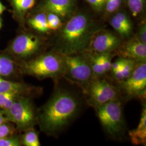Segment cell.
I'll list each match as a JSON object with an SVG mask.
<instances>
[{
	"instance_id": "e0dca14e",
	"label": "cell",
	"mask_w": 146,
	"mask_h": 146,
	"mask_svg": "<svg viewBox=\"0 0 146 146\" xmlns=\"http://www.w3.org/2000/svg\"><path fill=\"white\" fill-rule=\"evenodd\" d=\"M142 108L139 123L135 129L128 131V137L132 144L146 146V101L142 102Z\"/></svg>"
},
{
	"instance_id": "52a82bcc",
	"label": "cell",
	"mask_w": 146,
	"mask_h": 146,
	"mask_svg": "<svg viewBox=\"0 0 146 146\" xmlns=\"http://www.w3.org/2000/svg\"><path fill=\"white\" fill-rule=\"evenodd\" d=\"M3 113L6 120L15 125L19 133L38 125V108L31 97L20 96Z\"/></svg>"
},
{
	"instance_id": "f1b7e54d",
	"label": "cell",
	"mask_w": 146,
	"mask_h": 146,
	"mask_svg": "<svg viewBox=\"0 0 146 146\" xmlns=\"http://www.w3.org/2000/svg\"><path fill=\"white\" fill-rule=\"evenodd\" d=\"M116 57L117 58L115 60H113L111 69H110V72L107 76L116 73L118 70H119L120 68H121V67L123 66V63L125 62V58H121L119 56H116Z\"/></svg>"
},
{
	"instance_id": "83f0119b",
	"label": "cell",
	"mask_w": 146,
	"mask_h": 146,
	"mask_svg": "<svg viewBox=\"0 0 146 146\" xmlns=\"http://www.w3.org/2000/svg\"><path fill=\"white\" fill-rule=\"evenodd\" d=\"M95 11L98 13L104 12L106 0H84Z\"/></svg>"
},
{
	"instance_id": "4316f807",
	"label": "cell",
	"mask_w": 146,
	"mask_h": 146,
	"mask_svg": "<svg viewBox=\"0 0 146 146\" xmlns=\"http://www.w3.org/2000/svg\"><path fill=\"white\" fill-rule=\"evenodd\" d=\"M135 36L143 43L146 44V18L140 20L136 31L134 33Z\"/></svg>"
},
{
	"instance_id": "7402d4cb",
	"label": "cell",
	"mask_w": 146,
	"mask_h": 146,
	"mask_svg": "<svg viewBox=\"0 0 146 146\" xmlns=\"http://www.w3.org/2000/svg\"><path fill=\"white\" fill-rule=\"evenodd\" d=\"M22 96L23 95L15 92L0 93V110L3 112L8 110L16 100Z\"/></svg>"
},
{
	"instance_id": "ac0fdd59",
	"label": "cell",
	"mask_w": 146,
	"mask_h": 146,
	"mask_svg": "<svg viewBox=\"0 0 146 146\" xmlns=\"http://www.w3.org/2000/svg\"><path fill=\"white\" fill-rule=\"evenodd\" d=\"M26 23L31 31L42 35L47 36L51 33L48 27L46 13L44 11H36L35 14L27 17Z\"/></svg>"
},
{
	"instance_id": "484cf974",
	"label": "cell",
	"mask_w": 146,
	"mask_h": 146,
	"mask_svg": "<svg viewBox=\"0 0 146 146\" xmlns=\"http://www.w3.org/2000/svg\"><path fill=\"white\" fill-rule=\"evenodd\" d=\"M18 133L15 125L9 121H5L0 125V139Z\"/></svg>"
},
{
	"instance_id": "30bf717a",
	"label": "cell",
	"mask_w": 146,
	"mask_h": 146,
	"mask_svg": "<svg viewBox=\"0 0 146 146\" xmlns=\"http://www.w3.org/2000/svg\"><path fill=\"white\" fill-rule=\"evenodd\" d=\"M123 41L113 30L104 27L94 33L87 51L96 54L115 52Z\"/></svg>"
},
{
	"instance_id": "7a4b0ae2",
	"label": "cell",
	"mask_w": 146,
	"mask_h": 146,
	"mask_svg": "<svg viewBox=\"0 0 146 146\" xmlns=\"http://www.w3.org/2000/svg\"><path fill=\"white\" fill-rule=\"evenodd\" d=\"M104 27L88 13L76 11L54 33L50 48L63 55L84 52L94 33Z\"/></svg>"
},
{
	"instance_id": "277c9868",
	"label": "cell",
	"mask_w": 146,
	"mask_h": 146,
	"mask_svg": "<svg viewBox=\"0 0 146 146\" xmlns=\"http://www.w3.org/2000/svg\"><path fill=\"white\" fill-rule=\"evenodd\" d=\"M50 47V42L46 36L33 31H25L18 34L3 50L20 63L36 57Z\"/></svg>"
},
{
	"instance_id": "1f68e13d",
	"label": "cell",
	"mask_w": 146,
	"mask_h": 146,
	"mask_svg": "<svg viewBox=\"0 0 146 146\" xmlns=\"http://www.w3.org/2000/svg\"><path fill=\"white\" fill-rule=\"evenodd\" d=\"M2 21L1 19L0 18V30L1 29V28H2Z\"/></svg>"
},
{
	"instance_id": "9a60e30c",
	"label": "cell",
	"mask_w": 146,
	"mask_h": 146,
	"mask_svg": "<svg viewBox=\"0 0 146 146\" xmlns=\"http://www.w3.org/2000/svg\"><path fill=\"white\" fill-rule=\"evenodd\" d=\"M0 77L14 81L23 77L18 62L4 50L0 51Z\"/></svg>"
},
{
	"instance_id": "4dcf8cb0",
	"label": "cell",
	"mask_w": 146,
	"mask_h": 146,
	"mask_svg": "<svg viewBox=\"0 0 146 146\" xmlns=\"http://www.w3.org/2000/svg\"><path fill=\"white\" fill-rule=\"evenodd\" d=\"M6 8L5 6L3 5V3L0 1V15L5 11Z\"/></svg>"
},
{
	"instance_id": "d6986e66",
	"label": "cell",
	"mask_w": 146,
	"mask_h": 146,
	"mask_svg": "<svg viewBox=\"0 0 146 146\" xmlns=\"http://www.w3.org/2000/svg\"><path fill=\"white\" fill-rule=\"evenodd\" d=\"M137 63L133 60L125 58V62L121 68L116 73L107 76L106 78L110 80L113 84L121 82L131 75Z\"/></svg>"
},
{
	"instance_id": "5bb4252c",
	"label": "cell",
	"mask_w": 146,
	"mask_h": 146,
	"mask_svg": "<svg viewBox=\"0 0 146 146\" xmlns=\"http://www.w3.org/2000/svg\"><path fill=\"white\" fill-rule=\"evenodd\" d=\"M7 92H15L34 99L42 94L43 89L40 87L27 84L23 80L14 81L0 77V93Z\"/></svg>"
},
{
	"instance_id": "ba28073f",
	"label": "cell",
	"mask_w": 146,
	"mask_h": 146,
	"mask_svg": "<svg viewBox=\"0 0 146 146\" xmlns=\"http://www.w3.org/2000/svg\"><path fill=\"white\" fill-rule=\"evenodd\" d=\"M82 93L86 104L94 110L111 101L122 100L119 89L106 78L94 77Z\"/></svg>"
},
{
	"instance_id": "8992f818",
	"label": "cell",
	"mask_w": 146,
	"mask_h": 146,
	"mask_svg": "<svg viewBox=\"0 0 146 146\" xmlns=\"http://www.w3.org/2000/svg\"><path fill=\"white\" fill-rule=\"evenodd\" d=\"M64 61L63 79L76 86L82 92L94 78L88 55L86 52L63 55Z\"/></svg>"
},
{
	"instance_id": "ffe728a7",
	"label": "cell",
	"mask_w": 146,
	"mask_h": 146,
	"mask_svg": "<svg viewBox=\"0 0 146 146\" xmlns=\"http://www.w3.org/2000/svg\"><path fill=\"white\" fill-rule=\"evenodd\" d=\"M124 4L127 6L132 17L138 20L144 18L146 0H124Z\"/></svg>"
},
{
	"instance_id": "44dd1931",
	"label": "cell",
	"mask_w": 146,
	"mask_h": 146,
	"mask_svg": "<svg viewBox=\"0 0 146 146\" xmlns=\"http://www.w3.org/2000/svg\"><path fill=\"white\" fill-rule=\"evenodd\" d=\"M21 140L22 146H41L39 138V133L35 128L29 129L21 133Z\"/></svg>"
},
{
	"instance_id": "2e32d148",
	"label": "cell",
	"mask_w": 146,
	"mask_h": 146,
	"mask_svg": "<svg viewBox=\"0 0 146 146\" xmlns=\"http://www.w3.org/2000/svg\"><path fill=\"white\" fill-rule=\"evenodd\" d=\"M37 0H8L13 9L14 19L22 27L26 24L28 13L35 7Z\"/></svg>"
},
{
	"instance_id": "cb8c5ba5",
	"label": "cell",
	"mask_w": 146,
	"mask_h": 146,
	"mask_svg": "<svg viewBox=\"0 0 146 146\" xmlns=\"http://www.w3.org/2000/svg\"><path fill=\"white\" fill-rule=\"evenodd\" d=\"M124 4V0H106L104 11V15L110 17V16L119 11Z\"/></svg>"
},
{
	"instance_id": "4fadbf2b",
	"label": "cell",
	"mask_w": 146,
	"mask_h": 146,
	"mask_svg": "<svg viewBox=\"0 0 146 146\" xmlns=\"http://www.w3.org/2000/svg\"><path fill=\"white\" fill-rule=\"evenodd\" d=\"M109 23L123 40L134 34V27L130 15L125 9H120L109 17Z\"/></svg>"
},
{
	"instance_id": "9c48e42d",
	"label": "cell",
	"mask_w": 146,
	"mask_h": 146,
	"mask_svg": "<svg viewBox=\"0 0 146 146\" xmlns=\"http://www.w3.org/2000/svg\"><path fill=\"white\" fill-rule=\"evenodd\" d=\"M114 84L119 89L124 102L132 99L146 101V62L138 63L128 78Z\"/></svg>"
},
{
	"instance_id": "8fae6325",
	"label": "cell",
	"mask_w": 146,
	"mask_h": 146,
	"mask_svg": "<svg viewBox=\"0 0 146 146\" xmlns=\"http://www.w3.org/2000/svg\"><path fill=\"white\" fill-rule=\"evenodd\" d=\"M36 11L54 13L64 23L76 11V0H42Z\"/></svg>"
},
{
	"instance_id": "f546056e",
	"label": "cell",
	"mask_w": 146,
	"mask_h": 146,
	"mask_svg": "<svg viewBox=\"0 0 146 146\" xmlns=\"http://www.w3.org/2000/svg\"><path fill=\"white\" fill-rule=\"evenodd\" d=\"M5 121H7V120H6L3 111L0 110V125Z\"/></svg>"
},
{
	"instance_id": "7c38bea8",
	"label": "cell",
	"mask_w": 146,
	"mask_h": 146,
	"mask_svg": "<svg viewBox=\"0 0 146 146\" xmlns=\"http://www.w3.org/2000/svg\"><path fill=\"white\" fill-rule=\"evenodd\" d=\"M115 54L116 56L131 59L137 63L146 62V44L141 42L134 34L123 41Z\"/></svg>"
},
{
	"instance_id": "6da1fadb",
	"label": "cell",
	"mask_w": 146,
	"mask_h": 146,
	"mask_svg": "<svg viewBox=\"0 0 146 146\" xmlns=\"http://www.w3.org/2000/svg\"><path fill=\"white\" fill-rule=\"evenodd\" d=\"M61 80L54 82L52 95L38 108L40 130L47 136L56 137L78 117L86 104L83 93L62 84Z\"/></svg>"
},
{
	"instance_id": "603a6c76",
	"label": "cell",
	"mask_w": 146,
	"mask_h": 146,
	"mask_svg": "<svg viewBox=\"0 0 146 146\" xmlns=\"http://www.w3.org/2000/svg\"><path fill=\"white\" fill-rule=\"evenodd\" d=\"M46 13L48 28L51 33H54L62 27L63 25V22L58 15L50 12Z\"/></svg>"
},
{
	"instance_id": "5b68a950",
	"label": "cell",
	"mask_w": 146,
	"mask_h": 146,
	"mask_svg": "<svg viewBox=\"0 0 146 146\" xmlns=\"http://www.w3.org/2000/svg\"><path fill=\"white\" fill-rule=\"evenodd\" d=\"M123 102L116 100L95 109L102 128L111 139L123 141L127 131L123 111Z\"/></svg>"
},
{
	"instance_id": "3957f363",
	"label": "cell",
	"mask_w": 146,
	"mask_h": 146,
	"mask_svg": "<svg viewBox=\"0 0 146 146\" xmlns=\"http://www.w3.org/2000/svg\"><path fill=\"white\" fill-rule=\"evenodd\" d=\"M18 63L23 76H30L39 80L50 78L54 82L63 78V56L52 49Z\"/></svg>"
},
{
	"instance_id": "d4e9b609",
	"label": "cell",
	"mask_w": 146,
	"mask_h": 146,
	"mask_svg": "<svg viewBox=\"0 0 146 146\" xmlns=\"http://www.w3.org/2000/svg\"><path fill=\"white\" fill-rule=\"evenodd\" d=\"M21 133L5 137L0 139V146H22Z\"/></svg>"
}]
</instances>
